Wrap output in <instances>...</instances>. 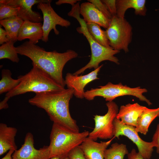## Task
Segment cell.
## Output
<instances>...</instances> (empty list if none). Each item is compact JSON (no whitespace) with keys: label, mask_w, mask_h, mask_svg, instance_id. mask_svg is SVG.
Segmentation results:
<instances>
[{"label":"cell","mask_w":159,"mask_h":159,"mask_svg":"<svg viewBox=\"0 0 159 159\" xmlns=\"http://www.w3.org/2000/svg\"><path fill=\"white\" fill-rule=\"evenodd\" d=\"M52 0L47 2H41L37 4V8L42 11L43 16L42 29L43 36L42 40L47 42L49 40V36L50 31L53 30L55 34H59L56 28L57 25L67 28L71 25L69 20L65 19L58 15L51 6Z\"/></svg>","instance_id":"cell-10"},{"label":"cell","mask_w":159,"mask_h":159,"mask_svg":"<svg viewBox=\"0 0 159 159\" xmlns=\"http://www.w3.org/2000/svg\"><path fill=\"white\" fill-rule=\"evenodd\" d=\"M86 26L88 33L95 41L104 47L112 49L110 46L105 31L101 29L100 26L94 23H86Z\"/></svg>","instance_id":"cell-22"},{"label":"cell","mask_w":159,"mask_h":159,"mask_svg":"<svg viewBox=\"0 0 159 159\" xmlns=\"http://www.w3.org/2000/svg\"><path fill=\"white\" fill-rule=\"evenodd\" d=\"M147 91L146 89L142 88L140 87L131 88L123 85L120 83L114 84L109 82L105 85L100 86L98 88H92L85 91L84 96V98L89 101L93 100L96 97H101L108 102L113 101L119 97L132 95L150 105L152 103L143 95Z\"/></svg>","instance_id":"cell-6"},{"label":"cell","mask_w":159,"mask_h":159,"mask_svg":"<svg viewBox=\"0 0 159 159\" xmlns=\"http://www.w3.org/2000/svg\"><path fill=\"white\" fill-rule=\"evenodd\" d=\"M15 151L14 149H10L6 155L1 159H13L12 155Z\"/></svg>","instance_id":"cell-34"},{"label":"cell","mask_w":159,"mask_h":159,"mask_svg":"<svg viewBox=\"0 0 159 159\" xmlns=\"http://www.w3.org/2000/svg\"><path fill=\"white\" fill-rule=\"evenodd\" d=\"M106 104L107 113L103 115H94L95 127L88 136L95 141L98 138L110 139L114 137L113 122L119 111L118 107L113 101L108 102Z\"/></svg>","instance_id":"cell-8"},{"label":"cell","mask_w":159,"mask_h":159,"mask_svg":"<svg viewBox=\"0 0 159 159\" xmlns=\"http://www.w3.org/2000/svg\"><path fill=\"white\" fill-rule=\"evenodd\" d=\"M14 43L13 41L10 40L0 46V59H7L13 62L18 63L19 59L16 47L14 46Z\"/></svg>","instance_id":"cell-25"},{"label":"cell","mask_w":159,"mask_h":159,"mask_svg":"<svg viewBox=\"0 0 159 159\" xmlns=\"http://www.w3.org/2000/svg\"><path fill=\"white\" fill-rule=\"evenodd\" d=\"M19 7L0 3V20L17 16Z\"/></svg>","instance_id":"cell-26"},{"label":"cell","mask_w":159,"mask_h":159,"mask_svg":"<svg viewBox=\"0 0 159 159\" xmlns=\"http://www.w3.org/2000/svg\"><path fill=\"white\" fill-rule=\"evenodd\" d=\"M51 0H0V3L19 7L17 16L23 21L41 22L43 18L39 13L33 11L32 6L41 2H47Z\"/></svg>","instance_id":"cell-13"},{"label":"cell","mask_w":159,"mask_h":159,"mask_svg":"<svg viewBox=\"0 0 159 159\" xmlns=\"http://www.w3.org/2000/svg\"><path fill=\"white\" fill-rule=\"evenodd\" d=\"M10 40L7 37V34L5 29L0 26V44L2 45L7 42Z\"/></svg>","instance_id":"cell-32"},{"label":"cell","mask_w":159,"mask_h":159,"mask_svg":"<svg viewBox=\"0 0 159 159\" xmlns=\"http://www.w3.org/2000/svg\"><path fill=\"white\" fill-rule=\"evenodd\" d=\"M158 117H159V114L158 115Z\"/></svg>","instance_id":"cell-36"},{"label":"cell","mask_w":159,"mask_h":159,"mask_svg":"<svg viewBox=\"0 0 159 159\" xmlns=\"http://www.w3.org/2000/svg\"><path fill=\"white\" fill-rule=\"evenodd\" d=\"M110 46L114 50L129 51L128 46L132 40V27L124 18L112 16L108 27L105 31Z\"/></svg>","instance_id":"cell-7"},{"label":"cell","mask_w":159,"mask_h":159,"mask_svg":"<svg viewBox=\"0 0 159 159\" xmlns=\"http://www.w3.org/2000/svg\"><path fill=\"white\" fill-rule=\"evenodd\" d=\"M127 156V159H145L138 152H136V150L134 148L132 149L130 153H128Z\"/></svg>","instance_id":"cell-31"},{"label":"cell","mask_w":159,"mask_h":159,"mask_svg":"<svg viewBox=\"0 0 159 159\" xmlns=\"http://www.w3.org/2000/svg\"><path fill=\"white\" fill-rule=\"evenodd\" d=\"M145 0H117L116 16L120 18H124L126 10L130 8L135 10L136 15L145 16L147 11Z\"/></svg>","instance_id":"cell-19"},{"label":"cell","mask_w":159,"mask_h":159,"mask_svg":"<svg viewBox=\"0 0 159 159\" xmlns=\"http://www.w3.org/2000/svg\"><path fill=\"white\" fill-rule=\"evenodd\" d=\"M80 7L78 6L72 8L67 14L69 16L75 18L80 24L76 30L80 34H82L87 38L89 44L91 51V56L88 63L85 66L73 73L78 75L83 73L87 69L97 68L101 62L108 60L119 64V60L114 55L119 53L120 51L115 50L112 49L104 47L95 41L88 33L86 26V23L80 16Z\"/></svg>","instance_id":"cell-4"},{"label":"cell","mask_w":159,"mask_h":159,"mask_svg":"<svg viewBox=\"0 0 159 159\" xmlns=\"http://www.w3.org/2000/svg\"><path fill=\"white\" fill-rule=\"evenodd\" d=\"M114 137L119 138L120 136H125L130 140L137 146L138 152L145 159H150L153 151L152 142L143 140L138 134L135 127L122 123L116 118L114 122Z\"/></svg>","instance_id":"cell-9"},{"label":"cell","mask_w":159,"mask_h":159,"mask_svg":"<svg viewBox=\"0 0 159 159\" xmlns=\"http://www.w3.org/2000/svg\"><path fill=\"white\" fill-rule=\"evenodd\" d=\"M50 159H69L68 158V157H67V158H58L54 157V158H51Z\"/></svg>","instance_id":"cell-35"},{"label":"cell","mask_w":159,"mask_h":159,"mask_svg":"<svg viewBox=\"0 0 159 159\" xmlns=\"http://www.w3.org/2000/svg\"><path fill=\"white\" fill-rule=\"evenodd\" d=\"M42 24L41 22H34L25 21L21 27L18 35L17 41L28 39L34 44L42 40L43 36Z\"/></svg>","instance_id":"cell-17"},{"label":"cell","mask_w":159,"mask_h":159,"mask_svg":"<svg viewBox=\"0 0 159 159\" xmlns=\"http://www.w3.org/2000/svg\"><path fill=\"white\" fill-rule=\"evenodd\" d=\"M17 129L14 127H8L4 123H0V155L11 149L17 150L15 138Z\"/></svg>","instance_id":"cell-18"},{"label":"cell","mask_w":159,"mask_h":159,"mask_svg":"<svg viewBox=\"0 0 159 159\" xmlns=\"http://www.w3.org/2000/svg\"><path fill=\"white\" fill-rule=\"evenodd\" d=\"M90 132L85 131L75 132L53 123L50 135L49 145L50 159L68 157L70 151L79 146L88 136Z\"/></svg>","instance_id":"cell-5"},{"label":"cell","mask_w":159,"mask_h":159,"mask_svg":"<svg viewBox=\"0 0 159 159\" xmlns=\"http://www.w3.org/2000/svg\"><path fill=\"white\" fill-rule=\"evenodd\" d=\"M80 14L86 23H94L106 29L110 24L111 19L106 17L89 2L82 3L81 4Z\"/></svg>","instance_id":"cell-14"},{"label":"cell","mask_w":159,"mask_h":159,"mask_svg":"<svg viewBox=\"0 0 159 159\" xmlns=\"http://www.w3.org/2000/svg\"><path fill=\"white\" fill-rule=\"evenodd\" d=\"M154 147L156 148V152L159 153V124H158L155 132L153 135L151 141Z\"/></svg>","instance_id":"cell-30"},{"label":"cell","mask_w":159,"mask_h":159,"mask_svg":"<svg viewBox=\"0 0 159 159\" xmlns=\"http://www.w3.org/2000/svg\"><path fill=\"white\" fill-rule=\"evenodd\" d=\"M114 138L98 143L88 137L79 147L86 159H104L105 151Z\"/></svg>","instance_id":"cell-15"},{"label":"cell","mask_w":159,"mask_h":159,"mask_svg":"<svg viewBox=\"0 0 159 159\" xmlns=\"http://www.w3.org/2000/svg\"><path fill=\"white\" fill-rule=\"evenodd\" d=\"M79 0H59L55 2V4L57 5H59L63 4H71L72 6L75 5Z\"/></svg>","instance_id":"cell-33"},{"label":"cell","mask_w":159,"mask_h":159,"mask_svg":"<svg viewBox=\"0 0 159 159\" xmlns=\"http://www.w3.org/2000/svg\"><path fill=\"white\" fill-rule=\"evenodd\" d=\"M101 1L106 6L108 11L112 16L116 15V0H102Z\"/></svg>","instance_id":"cell-29"},{"label":"cell","mask_w":159,"mask_h":159,"mask_svg":"<svg viewBox=\"0 0 159 159\" xmlns=\"http://www.w3.org/2000/svg\"><path fill=\"white\" fill-rule=\"evenodd\" d=\"M68 157L69 159H86L79 146L72 150L69 153Z\"/></svg>","instance_id":"cell-28"},{"label":"cell","mask_w":159,"mask_h":159,"mask_svg":"<svg viewBox=\"0 0 159 159\" xmlns=\"http://www.w3.org/2000/svg\"><path fill=\"white\" fill-rule=\"evenodd\" d=\"M18 54L26 56L39 68L48 74L58 83L64 87L63 70L66 64L78 57L75 51L69 49L63 53L56 50L47 51L29 41H26L16 47Z\"/></svg>","instance_id":"cell-1"},{"label":"cell","mask_w":159,"mask_h":159,"mask_svg":"<svg viewBox=\"0 0 159 159\" xmlns=\"http://www.w3.org/2000/svg\"><path fill=\"white\" fill-rule=\"evenodd\" d=\"M103 66V64H102L97 68L83 75L79 76L67 73L64 79L67 88L74 90V95L77 98L80 99L84 98L85 87L92 81L99 79L97 75Z\"/></svg>","instance_id":"cell-12"},{"label":"cell","mask_w":159,"mask_h":159,"mask_svg":"<svg viewBox=\"0 0 159 159\" xmlns=\"http://www.w3.org/2000/svg\"><path fill=\"white\" fill-rule=\"evenodd\" d=\"M11 71L4 69L1 71V78L0 81V94L8 92L16 87L21 82L18 77L17 79H14L11 77Z\"/></svg>","instance_id":"cell-23"},{"label":"cell","mask_w":159,"mask_h":159,"mask_svg":"<svg viewBox=\"0 0 159 159\" xmlns=\"http://www.w3.org/2000/svg\"><path fill=\"white\" fill-rule=\"evenodd\" d=\"M24 21L16 16L0 20V24L4 28L8 38L15 42L17 41L18 34Z\"/></svg>","instance_id":"cell-21"},{"label":"cell","mask_w":159,"mask_h":159,"mask_svg":"<svg viewBox=\"0 0 159 159\" xmlns=\"http://www.w3.org/2000/svg\"><path fill=\"white\" fill-rule=\"evenodd\" d=\"M72 89L36 94L29 100L31 105L44 109L50 120L75 132H80L76 121L71 116L69 109L70 100L74 95Z\"/></svg>","instance_id":"cell-2"},{"label":"cell","mask_w":159,"mask_h":159,"mask_svg":"<svg viewBox=\"0 0 159 159\" xmlns=\"http://www.w3.org/2000/svg\"><path fill=\"white\" fill-rule=\"evenodd\" d=\"M33 67L27 74L19 77L21 82L14 88L7 93L4 98L0 103L2 109L9 107L7 102L14 96L29 92L35 94L60 90L64 87L54 81L48 74L32 64Z\"/></svg>","instance_id":"cell-3"},{"label":"cell","mask_w":159,"mask_h":159,"mask_svg":"<svg viewBox=\"0 0 159 159\" xmlns=\"http://www.w3.org/2000/svg\"><path fill=\"white\" fill-rule=\"evenodd\" d=\"M12 158L13 159H50L49 146L36 149L33 136L28 132L25 136L24 144L20 148L15 151Z\"/></svg>","instance_id":"cell-11"},{"label":"cell","mask_w":159,"mask_h":159,"mask_svg":"<svg viewBox=\"0 0 159 159\" xmlns=\"http://www.w3.org/2000/svg\"><path fill=\"white\" fill-rule=\"evenodd\" d=\"M159 114V107L156 109H149L146 107L138 117L136 126V131L146 135L148 131L150 125Z\"/></svg>","instance_id":"cell-20"},{"label":"cell","mask_w":159,"mask_h":159,"mask_svg":"<svg viewBox=\"0 0 159 159\" xmlns=\"http://www.w3.org/2000/svg\"><path fill=\"white\" fill-rule=\"evenodd\" d=\"M128 153L125 145L115 143L105 150L104 159H124L125 155Z\"/></svg>","instance_id":"cell-24"},{"label":"cell","mask_w":159,"mask_h":159,"mask_svg":"<svg viewBox=\"0 0 159 159\" xmlns=\"http://www.w3.org/2000/svg\"><path fill=\"white\" fill-rule=\"evenodd\" d=\"M146 107L138 103L122 105L116 118L124 124L135 127L138 117Z\"/></svg>","instance_id":"cell-16"},{"label":"cell","mask_w":159,"mask_h":159,"mask_svg":"<svg viewBox=\"0 0 159 159\" xmlns=\"http://www.w3.org/2000/svg\"><path fill=\"white\" fill-rule=\"evenodd\" d=\"M87 1L92 4L100 11L107 18L111 19L112 16L108 11L106 6L101 0H88Z\"/></svg>","instance_id":"cell-27"}]
</instances>
